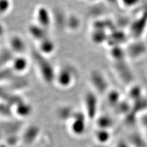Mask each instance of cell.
I'll return each instance as SVG.
<instances>
[{"instance_id":"6da1fadb","label":"cell","mask_w":147,"mask_h":147,"mask_svg":"<svg viewBox=\"0 0 147 147\" xmlns=\"http://www.w3.org/2000/svg\"><path fill=\"white\" fill-rule=\"evenodd\" d=\"M28 66V62L25 58L19 57L14 58L13 61L12 67L16 72H22L25 71Z\"/></svg>"},{"instance_id":"7a4b0ae2","label":"cell","mask_w":147,"mask_h":147,"mask_svg":"<svg viewBox=\"0 0 147 147\" xmlns=\"http://www.w3.org/2000/svg\"><path fill=\"white\" fill-rule=\"evenodd\" d=\"M58 74H59L57 77V80L59 83L58 84L64 86L69 85L72 80L71 74L66 70H62Z\"/></svg>"},{"instance_id":"3957f363","label":"cell","mask_w":147,"mask_h":147,"mask_svg":"<svg viewBox=\"0 0 147 147\" xmlns=\"http://www.w3.org/2000/svg\"><path fill=\"white\" fill-rule=\"evenodd\" d=\"M11 47L17 52H22L24 50L25 44L23 42L22 39L18 38V37H14L13 38L11 41Z\"/></svg>"},{"instance_id":"277c9868","label":"cell","mask_w":147,"mask_h":147,"mask_svg":"<svg viewBox=\"0 0 147 147\" xmlns=\"http://www.w3.org/2000/svg\"><path fill=\"white\" fill-rule=\"evenodd\" d=\"M53 49L54 45L52 41H50V40L45 41V39H44L42 44H40V49L45 53H51L52 51H53Z\"/></svg>"}]
</instances>
